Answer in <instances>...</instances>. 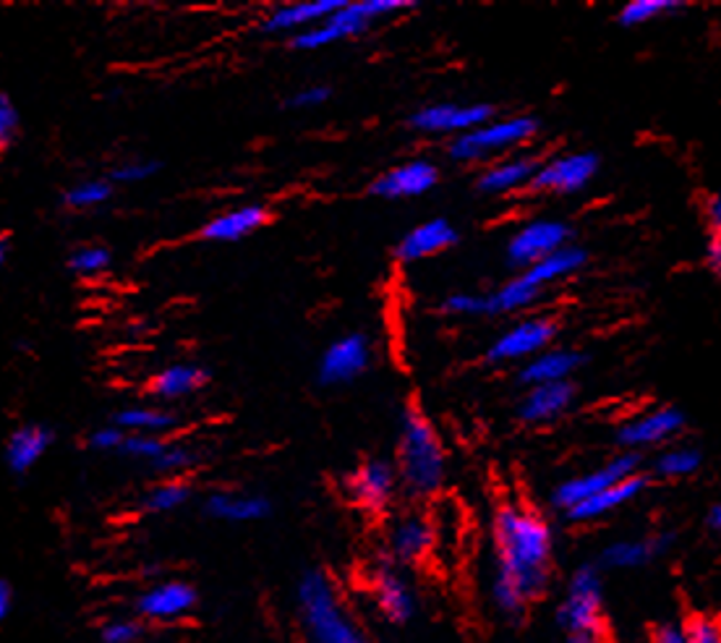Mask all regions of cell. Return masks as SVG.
Masks as SVG:
<instances>
[{
  "mask_svg": "<svg viewBox=\"0 0 721 643\" xmlns=\"http://www.w3.org/2000/svg\"><path fill=\"white\" fill-rule=\"evenodd\" d=\"M21 136V113L9 92L0 95V147L9 152Z\"/></svg>",
  "mask_w": 721,
  "mask_h": 643,
  "instance_id": "7bdbcfd3",
  "label": "cell"
},
{
  "mask_svg": "<svg viewBox=\"0 0 721 643\" xmlns=\"http://www.w3.org/2000/svg\"><path fill=\"white\" fill-rule=\"evenodd\" d=\"M418 9L416 0H345L343 9L327 17L320 24L295 34L291 42L299 53H316V50L341 45V42L356 40L366 34L382 19L398 17V13Z\"/></svg>",
  "mask_w": 721,
  "mask_h": 643,
  "instance_id": "277c9868",
  "label": "cell"
},
{
  "mask_svg": "<svg viewBox=\"0 0 721 643\" xmlns=\"http://www.w3.org/2000/svg\"><path fill=\"white\" fill-rule=\"evenodd\" d=\"M646 487H648V476L638 474L633 476V479H625L615 484V487H609L607 492L591 497V500L578 505V508L565 512V518L570 523H594V520L607 518L615 510L625 508V505H630L633 500H638Z\"/></svg>",
  "mask_w": 721,
  "mask_h": 643,
  "instance_id": "83f0119b",
  "label": "cell"
},
{
  "mask_svg": "<svg viewBox=\"0 0 721 643\" xmlns=\"http://www.w3.org/2000/svg\"><path fill=\"white\" fill-rule=\"evenodd\" d=\"M126 435L128 432H124L118 424H113V422L95 426V429L86 435V447H90L92 453L118 455L121 447H124V443H126Z\"/></svg>",
  "mask_w": 721,
  "mask_h": 643,
  "instance_id": "ee69618b",
  "label": "cell"
},
{
  "mask_svg": "<svg viewBox=\"0 0 721 643\" xmlns=\"http://www.w3.org/2000/svg\"><path fill=\"white\" fill-rule=\"evenodd\" d=\"M638 474H640V455L625 450L615 455V458H609L607 464L560 481L557 487L552 489V508L565 516V512L578 508V505L591 500V497L607 492L609 487H615V484L625 479H633V476Z\"/></svg>",
  "mask_w": 721,
  "mask_h": 643,
  "instance_id": "8fae6325",
  "label": "cell"
},
{
  "mask_svg": "<svg viewBox=\"0 0 721 643\" xmlns=\"http://www.w3.org/2000/svg\"><path fill=\"white\" fill-rule=\"evenodd\" d=\"M494 115V105L489 103H431L410 113L408 126L424 136H442L452 142L484 126Z\"/></svg>",
  "mask_w": 721,
  "mask_h": 643,
  "instance_id": "9a60e30c",
  "label": "cell"
},
{
  "mask_svg": "<svg viewBox=\"0 0 721 643\" xmlns=\"http://www.w3.org/2000/svg\"><path fill=\"white\" fill-rule=\"evenodd\" d=\"M212 382V370L197 361H173L157 370L147 382V393L155 397L160 406L168 403L189 401V397L205 393Z\"/></svg>",
  "mask_w": 721,
  "mask_h": 643,
  "instance_id": "7402d4cb",
  "label": "cell"
},
{
  "mask_svg": "<svg viewBox=\"0 0 721 643\" xmlns=\"http://www.w3.org/2000/svg\"><path fill=\"white\" fill-rule=\"evenodd\" d=\"M557 625L567 643H609L602 573L591 562L570 575L557 606Z\"/></svg>",
  "mask_w": 721,
  "mask_h": 643,
  "instance_id": "8992f818",
  "label": "cell"
},
{
  "mask_svg": "<svg viewBox=\"0 0 721 643\" xmlns=\"http://www.w3.org/2000/svg\"><path fill=\"white\" fill-rule=\"evenodd\" d=\"M170 439L168 437H153V435H126V443L121 447L118 455H124L128 460H139V464L153 466L155 460H160Z\"/></svg>",
  "mask_w": 721,
  "mask_h": 643,
  "instance_id": "60d3db41",
  "label": "cell"
},
{
  "mask_svg": "<svg viewBox=\"0 0 721 643\" xmlns=\"http://www.w3.org/2000/svg\"><path fill=\"white\" fill-rule=\"evenodd\" d=\"M682 408L677 406H659L646 414L627 418V422L617 429V445L625 447L627 453L646 450V447H659L669 443V439L680 435L685 429Z\"/></svg>",
  "mask_w": 721,
  "mask_h": 643,
  "instance_id": "ac0fdd59",
  "label": "cell"
},
{
  "mask_svg": "<svg viewBox=\"0 0 721 643\" xmlns=\"http://www.w3.org/2000/svg\"><path fill=\"white\" fill-rule=\"evenodd\" d=\"M372 606L389 625H408L418 612V597L406 568L395 566L393 560L379 558L366 575Z\"/></svg>",
  "mask_w": 721,
  "mask_h": 643,
  "instance_id": "30bf717a",
  "label": "cell"
},
{
  "mask_svg": "<svg viewBox=\"0 0 721 643\" xmlns=\"http://www.w3.org/2000/svg\"><path fill=\"white\" fill-rule=\"evenodd\" d=\"M113 424H118L121 429L128 435H153V437H168L180 426V416L168 406H153V403H136V406L121 408L113 416Z\"/></svg>",
  "mask_w": 721,
  "mask_h": 643,
  "instance_id": "f546056e",
  "label": "cell"
},
{
  "mask_svg": "<svg viewBox=\"0 0 721 643\" xmlns=\"http://www.w3.org/2000/svg\"><path fill=\"white\" fill-rule=\"evenodd\" d=\"M205 512L222 523H259L272 516L270 497L259 492H243V489H215L207 495Z\"/></svg>",
  "mask_w": 721,
  "mask_h": 643,
  "instance_id": "4316f807",
  "label": "cell"
},
{
  "mask_svg": "<svg viewBox=\"0 0 721 643\" xmlns=\"http://www.w3.org/2000/svg\"><path fill=\"white\" fill-rule=\"evenodd\" d=\"M295 615L304 643H374L335 578L322 568L306 570L295 583Z\"/></svg>",
  "mask_w": 721,
  "mask_h": 643,
  "instance_id": "3957f363",
  "label": "cell"
},
{
  "mask_svg": "<svg viewBox=\"0 0 721 643\" xmlns=\"http://www.w3.org/2000/svg\"><path fill=\"white\" fill-rule=\"evenodd\" d=\"M703 466V455L693 445H672L661 450L654 460V474L659 479H685L698 474Z\"/></svg>",
  "mask_w": 721,
  "mask_h": 643,
  "instance_id": "d590c367",
  "label": "cell"
},
{
  "mask_svg": "<svg viewBox=\"0 0 721 643\" xmlns=\"http://www.w3.org/2000/svg\"><path fill=\"white\" fill-rule=\"evenodd\" d=\"M539 165L541 160L531 152L500 157V160L484 165V170L476 176V191L484 197H510V194L529 191Z\"/></svg>",
  "mask_w": 721,
  "mask_h": 643,
  "instance_id": "44dd1931",
  "label": "cell"
},
{
  "mask_svg": "<svg viewBox=\"0 0 721 643\" xmlns=\"http://www.w3.org/2000/svg\"><path fill=\"white\" fill-rule=\"evenodd\" d=\"M9 251H11V236L3 234V238H0V259H3V265L9 262Z\"/></svg>",
  "mask_w": 721,
  "mask_h": 643,
  "instance_id": "f5cc1de1",
  "label": "cell"
},
{
  "mask_svg": "<svg viewBox=\"0 0 721 643\" xmlns=\"http://www.w3.org/2000/svg\"><path fill=\"white\" fill-rule=\"evenodd\" d=\"M163 165L153 160V157H134V160L118 163L115 168L107 173V178L113 180L115 186H136L144 184V180L155 178L160 173Z\"/></svg>",
  "mask_w": 721,
  "mask_h": 643,
  "instance_id": "ab89813d",
  "label": "cell"
},
{
  "mask_svg": "<svg viewBox=\"0 0 721 643\" xmlns=\"http://www.w3.org/2000/svg\"><path fill=\"white\" fill-rule=\"evenodd\" d=\"M598 170H602V157L596 152H562L539 165L529 194L573 197L594 184Z\"/></svg>",
  "mask_w": 721,
  "mask_h": 643,
  "instance_id": "5bb4252c",
  "label": "cell"
},
{
  "mask_svg": "<svg viewBox=\"0 0 721 643\" xmlns=\"http://www.w3.org/2000/svg\"><path fill=\"white\" fill-rule=\"evenodd\" d=\"M578 385L575 382H554V385L525 387L518 401V418L529 426H546L560 422L575 406Z\"/></svg>",
  "mask_w": 721,
  "mask_h": 643,
  "instance_id": "cb8c5ba5",
  "label": "cell"
},
{
  "mask_svg": "<svg viewBox=\"0 0 721 643\" xmlns=\"http://www.w3.org/2000/svg\"><path fill=\"white\" fill-rule=\"evenodd\" d=\"M706 267H709L711 274H717L721 280V236H711L709 243H706Z\"/></svg>",
  "mask_w": 721,
  "mask_h": 643,
  "instance_id": "681fc988",
  "label": "cell"
},
{
  "mask_svg": "<svg viewBox=\"0 0 721 643\" xmlns=\"http://www.w3.org/2000/svg\"><path fill=\"white\" fill-rule=\"evenodd\" d=\"M330 100H333V90L327 84H309L291 92L285 97V107H291V111H314V107H322Z\"/></svg>",
  "mask_w": 721,
  "mask_h": 643,
  "instance_id": "f6af8a7d",
  "label": "cell"
},
{
  "mask_svg": "<svg viewBox=\"0 0 721 643\" xmlns=\"http://www.w3.org/2000/svg\"><path fill=\"white\" fill-rule=\"evenodd\" d=\"M586 353L565 349V345H552L539 356L525 361L523 366H518V382L523 387H539V385H554V382H573L583 366H586Z\"/></svg>",
  "mask_w": 721,
  "mask_h": 643,
  "instance_id": "484cf974",
  "label": "cell"
},
{
  "mask_svg": "<svg viewBox=\"0 0 721 643\" xmlns=\"http://www.w3.org/2000/svg\"><path fill=\"white\" fill-rule=\"evenodd\" d=\"M688 643H721V620L717 618H696L685 625Z\"/></svg>",
  "mask_w": 721,
  "mask_h": 643,
  "instance_id": "bcb514c9",
  "label": "cell"
},
{
  "mask_svg": "<svg viewBox=\"0 0 721 643\" xmlns=\"http://www.w3.org/2000/svg\"><path fill=\"white\" fill-rule=\"evenodd\" d=\"M442 170L429 157H410L406 163L393 165L369 184V194L382 201H410L421 199L439 186Z\"/></svg>",
  "mask_w": 721,
  "mask_h": 643,
  "instance_id": "e0dca14e",
  "label": "cell"
},
{
  "mask_svg": "<svg viewBox=\"0 0 721 643\" xmlns=\"http://www.w3.org/2000/svg\"><path fill=\"white\" fill-rule=\"evenodd\" d=\"M199 594L194 589V583L184 581V578H163L155 581L153 587H147L136 597L134 610L136 618L144 623L153 625H173L180 623L197 610Z\"/></svg>",
  "mask_w": 721,
  "mask_h": 643,
  "instance_id": "2e32d148",
  "label": "cell"
},
{
  "mask_svg": "<svg viewBox=\"0 0 721 643\" xmlns=\"http://www.w3.org/2000/svg\"><path fill=\"white\" fill-rule=\"evenodd\" d=\"M374 364V343L366 332H345L324 345L316 361V382L322 387H345L364 377Z\"/></svg>",
  "mask_w": 721,
  "mask_h": 643,
  "instance_id": "4fadbf2b",
  "label": "cell"
},
{
  "mask_svg": "<svg viewBox=\"0 0 721 643\" xmlns=\"http://www.w3.org/2000/svg\"><path fill=\"white\" fill-rule=\"evenodd\" d=\"M201 460H205L201 447L184 443V439H170L165 453L160 455V460H155L149 468H153L155 474H160L163 479H184L186 474H191L194 468L201 466Z\"/></svg>",
  "mask_w": 721,
  "mask_h": 643,
  "instance_id": "e575fe53",
  "label": "cell"
},
{
  "mask_svg": "<svg viewBox=\"0 0 721 643\" xmlns=\"http://www.w3.org/2000/svg\"><path fill=\"white\" fill-rule=\"evenodd\" d=\"M439 312L447 317H500L497 314V303L492 293H468L458 291L445 295L439 303Z\"/></svg>",
  "mask_w": 721,
  "mask_h": 643,
  "instance_id": "f35d334b",
  "label": "cell"
},
{
  "mask_svg": "<svg viewBox=\"0 0 721 643\" xmlns=\"http://www.w3.org/2000/svg\"><path fill=\"white\" fill-rule=\"evenodd\" d=\"M492 295L497 303V314L500 317L521 314L523 317L529 309L536 307V303L541 301V295H544V291H541L539 286H533L523 272H515L513 278L497 288Z\"/></svg>",
  "mask_w": 721,
  "mask_h": 643,
  "instance_id": "d6a6232c",
  "label": "cell"
},
{
  "mask_svg": "<svg viewBox=\"0 0 721 643\" xmlns=\"http://www.w3.org/2000/svg\"><path fill=\"white\" fill-rule=\"evenodd\" d=\"M437 537L435 518L424 510L408 508L393 512L385 523V537H382V547H385L382 558L393 560L400 568L418 566L435 554Z\"/></svg>",
  "mask_w": 721,
  "mask_h": 643,
  "instance_id": "ba28073f",
  "label": "cell"
},
{
  "mask_svg": "<svg viewBox=\"0 0 721 643\" xmlns=\"http://www.w3.org/2000/svg\"><path fill=\"white\" fill-rule=\"evenodd\" d=\"M13 606H17V587H13L9 578H3L0 581V618L9 620Z\"/></svg>",
  "mask_w": 721,
  "mask_h": 643,
  "instance_id": "f907efd6",
  "label": "cell"
},
{
  "mask_svg": "<svg viewBox=\"0 0 721 643\" xmlns=\"http://www.w3.org/2000/svg\"><path fill=\"white\" fill-rule=\"evenodd\" d=\"M560 335V322L552 314H523L504 328L500 335L489 343L484 353L487 364L504 366V364H525L539 353L552 349Z\"/></svg>",
  "mask_w": 721,
  "mask_h": 643,
  "instance_id": "52a82bcc",
  "label": "cell"
},
{
  "mask_svg": "<svg viewBox=\"0 0 721 643\" xmlns=\"http://www.w3.org/2000/svg\"><path fill=\"white\" fill-rule=\"evenodd\" d=\"M270 222V207L262 201H247L212 215L199 228V238L207 243H238L243 238L254 236Z\"/></svg>",
  "mask_w": 721,
  "mask_h": 643,
  "instance_id": "603a6c76",
  "label": "cell"
},
{
  "mask_svg": "<svg viewBox=\"0 0 721 643\" xmlns=\"http://www.w3.org/2000/svg\"><path fill=\"white\" fill-rule=\"evenodd\" d=\"M494 573L489 597L502 618L518 620L546 594L554 566V531L550 520L531 505L504 500L489 520Z\"/></svg>",
  "mask_w": 721,
  "mask_h": 643,
  "instance_id": "6da1fadb",
  "label": "cell"
},
{
  "mask_svg": "<svg viewBox=\"0 0 721 643\" xmlns=\"http://www.w3.org/2000/svg\"><path fill=\"white\" fill-rule=\"evenodd\" d=\"M709 526H711L713 531L721 533V502L713 505V508H711V512H709Z\"/></svg>",
  "mask_w": 721,
  "mask_h": 643,
  "instance_id": "816d5d0a",
  "label": "cell"
},
{
  "mask_svg": "<svg viewBox=\"0 0 721 643\" xmlns=\"http://www.w3.org/2000/svg\"><path fill=\"white\" fill-rule=\"evenodd\" d=\"M706 222H709L711 236H721V189L706 201Z\"/></svg>",
  "mask_w": 721,
  "mask_h": 643,
  "instance_id": "c3c4849f",
  "label": "cell"
},
{
  "mask_svg": "<svg viewBox=\"0 0 721 643\" xmlns=\"http://www.w3.org/2000/svg\"><path fill=\"white\" fill-rule=\"evenodd\" d=\"M586 265H588V251L578 247V243H570V247L554 251L552 257L541 259L539 265H533L531 270H525L523 274L533 286H539L541 291H546V288L557 286L562 280L578 274Z\"/></svg>",
  "mask_w": 721,
  "mask_h": 643,
  "instance_id": "4dcf8cb0",
  "label": "cell"
},
{
  "mask_svg": "<svg viewBox=\"0 0 721 643\" xmlns=\"http://www.w3.org/2000/svg\"><path fill=\"white\" fill-rule=\"evenodd\" d=\"M194 487L186 479H160L142 497V510L149 516H168L191 502Z\"/></svg>",
  "mask_w": 721,
  "mask_h": 643,
  "instance_id": "1f68e13d",
  "label": "cell"
},
{
  "mask_svg": "<svg viewBox=\"0 0 721 643\" xmlns=\"http://www.w3.org/2000/svg\"><path fill=\"white\" fill-rule=\"evenodd\" d=\"M144 620L139 618H113L100 625V641L103 643H136L144 635Z\"/></svg>",
  "mask_w": 721,
  "mask_h": 643,
  "instance_id": "b9f144b4",
  "label": "cell"
},
{
  "mask_svg": "<svg viewBox=\"0 0 721 643\" xmlns=\"http://www.w3.org/2000/svg\"><path fill=\"white\" fill-rule=\"evenodd\" d=\"M460 243V230L452 226L447 218H429L418 226L408 228L406 234L400 236V241L395 243L393 257L398 259L400 265H416L424 262V259L439 257L445 251L456 249Z\"/></svg>",
  "mask_w": 721,
  "mask_h": 643,
  "instance_id": "ffe728a7",
  "label": "cell"
},
{
  "mask_svg": "<svg viewBox=\"0 0 721 643\" xmlns=\"http://www.w3.org/2000/svg\"><path fill=\"white\" fill-rule=\"evenodd\" d=\"M541 132V121L531 113L504 115L487 121L458 139L447 142V157L458 165H489L502 155H515L518 149L533 142Z\"/></svg>",
  "mask_w": 721,
  "mask_h": 643,
  "instance_id": "5b68a950",
  "label": "cell"
},
{
  "mask_svg": "<svg viewBox=\"0 0 721 643\" xmlns=\"http://www.w3.org/2000/svg\"><path fill=\"white\" fill-rule=\"evenodd\" d=\"M573 243V226L562 218H533L513 230L504 247V259L518 272L531 270L541 259Z\"/></svg>",
  "mask_w": 721,
  "mask_h": 643,
  "instance_id": "7c38bea8",
  "label": "cell"
},
{
  "mask_svg": "<svg viewBox=\"0 0 721 643\" xmlns=\"http://www.w3.org/2000/svg\"><path fill=\"white\" fill-rule=\"evenodd\" d=\"M66 265L76 278H84V280L103 278V274L113 267V251L103 247V243H84V247H76L71 251Z\"/></svg>",
  "mask_w": 721,
  "mask_h": 643,
  "instance_id": "74e56055",
  "label": "cell"
},
{
  "mask_svg": "<svg viewBox=\"0 0 721 643\" xmlns=\"http://www.w3.org/2000/svg\"><path fill=\"white\" fill-rule=\"evenodd\" d=\"M345 0H295V3H280L275 9H270L259 19L257 32L267 34V38H283L288 40L295 38V34L306 32L333 17L337 9H343Z\"/></svg>",
  "mask_w": 721,
  "mask_h": 643,
  "instance_id": "d6986e66",
  "label": "cell"
},
{
  "mask_svg": "<svg viewBox=\"0 0 721 643\" xmlns=\"http://www.w3.org/2000/svg\"><path fill=\"white\" fill-rule=\"evenodd\" d=\"M651 643H688L685 639V628L675 623H661L654 628Z\"/></svg>",
  "mask_w": 721,
  "mask_h": 643,
  "instance_id": "7dc6e473",
  "label": "cell"
},
{
  "mask_svg": "<svg viewBox=\"0 0 721 643\" xmlns=\"http://www.w3.org/2000/svg\"><path fill=\"white\" fill-rule=\"evenodd\" d=\"M345 495H348V500L356 505L358 510H364L366 516H387L403 495L395 460L382 458V455L360 460V464L345 476Z\"/></svg>",
  "mask_w": 721,
  "mask_h": 643,
  "instance_id": "9c48e42d",
  "label": "cell"
},
{
  "mask_svg": "<svg viewBox=\"0 0 721 643\" xmlns=\"http://www.w3.org/2000/svg\"><path fill=\"white\" fill-rule=\"evenodd\" d=\"M55 443V432L45 424H21L11 432L9 439L3 445V464L9 468L11 476H27L34 468Z\"/></svg>",
  "mask_w": 721,
  "mask_h": 643,
  "instance_id": "d4e9b609",
  "label": "cell"
},
{
  "mask_svg": "<svg viewBox=\"0 0 721 643\" xmlns=\"http://www.w3.org/2000/svg\"><path fill=\"white\" fill-rule=\"evenodd\" d=\"M393 460L400 476L403 497L410 502H429L445 489L450 458L442 432L414 401L400 411Z\"/></svg>",
  "mask_w": 721,
  "mask_h": 643,
  "instance_id": "7a4b0ae2",
  "label": "cell"
},
{
  "mask_svg": "<svg viewBox=\"0 0 721 643\" xmlns=\"http://www.w3.org/2000/svg\"><path fill=\"white\" fill-rule=\"evenodd\" d=\"M675 537L672 533H656V537H644V539H619L612 541V545L602 552V566L604 568H617V570H633L644 568L648 562L665 554L669 547H672Z\"/></svg>",
  "mask_w": 721,
  "mask_h": 643,
  "instance_id": "f1b7e54d",
  "label": "cell"
},
{
  "mask_svg": "<svg viewBox=\"0 0 721 643\" xmlns=\"http://www.w3.org/2000/svg\"><path fill=\"white\" fill-rule=\"evenodd\" d=\"M113 194L115 184L107 176L84 178L63 191V205H66L71 212H92V209L105 207L107 201L113 199Z\"/></svg>",
  "mask_w": 721,
  "mask_h": 643,
  "instance_id": "836d02e7",
  "label": "cell"
},
{
  "mask_svg": "<svg viewBox=\"0 0 721 643\" xmlns=\"http://www.w3.org/2000/svg\"><path fill=\"white\" fill-rule=\"evenodd\" d=\"M682 0H630L625 3L617 13V21L627 29H636L644 24H651V21L661 17H672V13L682 11Z\"/></svg>",
  "mask_w": 721,
  "mask_h": 643,
  "instance_id": "8d00e7d4",
  "label": "cell"
}]
</instances>
